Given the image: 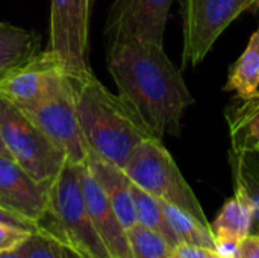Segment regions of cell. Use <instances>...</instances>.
Instances as JSON below:
<instances>
[{
	"instance_id": "7",
	"label": "cell",
	"mask_w": 259,
	"mask_h": 258,
	"mask_svg": "<svg viewBox=\"0 0 259 258\" xmlns=\"http://www.w3.org/2000/svg\"><path fill=\"white\" fill-rule=\"evenodd\" d=\"M184 18L182 64L197 65L217 38L244 11H259V0H181Z\"/></svg>"
},
{
	"instance_id": "24",
	"label": "cell",
	"mask_w": 259,
	"mask_h": 258,
	"mask_svg": "<svg viewBox=\"0 0 259 258\" xmlns=\"http://www.w3.org/2000/svg\"><path fill=\"white\" fill-rule=\"evenodd\" d=\"M173 258H222L215 251L188 245V243H179L173 248Z\"/></svg>"
},
{
	"instance_id": "27",
	"label": "cell",
	"mask_w": 259,
	"mask_h": 258,
	"mask_svg": "<svg viewBox=\"0 0 259 258\" xmlns=\"http://www.w3.org/2000/svg\"><path fill=\"white\" fill-rule=\"evenodd\" d=\"M0 157H8V158H11L9 151H8V148H6V144H5V140H3L2 134H0Z\"/></svg>"
},
{
	"instance_id": "17",
	"label": "cell",
	"mask_w": 259,
	"mask_h": 258,
	"mask_svg": "<svg viewBox=\"0 0 259 258\" xmlns=\"http://www.w3.org/2000/svg\"><path fill=\"white\" fill-rule=\"evenodd\" d=\"M209 228L215 240L243 242L252 234V211L247 202L234 193V196L225 202L214 222H209Z\"/></svg>"
},
{
	"instance_id": "18",
	"label": "cell",
	"mask_w": 259,
	"mask_h": 258,
	"mask_svg": "<svg viewBox=\"0 0 259 258\" xmlns=\"http://www.w3.org/2000/svg\"><path fill=\"white\" fill-rule=\"evenodd\" d=\"M223 88L234 91L241 100L259 91V29L252 33L246 50L231 67L228 82Z\"/></svg>"
},
{
	"instance_id": "25",
	"label": "cell",
	"mask_w": 259,
	"mask_h": 258,
	"mask_svg": "<svg viewBox=\"0 0 259 258\" xmlns=\"http://www.w3.org/2000/svg\"><path fill=\"white\" fill-rule=\"evenodd\" d=\"M237 258H259V234H249L240 242Z\"/></svg>"
},
{
	"instance_id": "12",
	"label": "cell",
	"mask_w": 259,
	"mask_h": 258,
	"mask_svg": "<svg viewBox=\"0 0 259 258\" xmlns=\"http://www.w3.org/2000/svg\"><path fill=\"white\" fill-rule=\"evenodd\" d=\"M79 182L87 211L111 258H132L127 233L115 214L106 193L96 181L88 166H79Z\"/></svg>"
},
{
	"instance_id": "26",
	"label": "cell",
	"mask_w": 259,
	"mask_h": 258,
	"mask_svg": "<svg viewBox=\"0 0 259 258\" xmlns=\"http://www.w3.org/2000/svg\"><path fill=\"white\" fill-rule=\"evenodd\" d=\"M0 222H5V224H11V225H15V227H20V228H24V230H29V231H36L38 230V225L5 210L0 207Z\"/></svg>"
},
{
	"instance_id": "15",
	"label": "cell",
	"mask_w": 259,
	"mask_h": 258,
	"mask_svg": "<svg viewBox=\"0 0 259 258\" xmlns=\"http://www.w3.org/2000/svg\"><path fill=\"white\" fill-rule=\"evenodd\" d=\"M231 149L259 152V91L226 109Z\"/></svg>"
},
{
	"instance_id": "28",
	"label": "cell",
	"mask_w": 259,
	"mask_h": 258,
	"mask_svg": "<svg viewBox=\"0 0 259 258\" xmlns=\"http://www.w3.org/2000/svg\"><path fill=\"white\" fill-rule=\"evenodd\" d=\"M0 258H23V257L17 255L15 252H5V254H0Z\"/></svg>"
},
{
	"instance_id": "11",
	"label": "cell",
	"mask_w": 259,
	"mask_h": 258,
	"mask_svg": "<svg viewBox=\"0 0 259 258\" xmlns=\"http://www.w3.org/2000/svg\"><path fill=\"white\" fill-rule=\"evenodd\" d=\"M49 184L35 181L12 158L0 157V204L5 210L38 225L47 211Z\"/></svg>"
},
{
	"instance_id": "2",
	"label": "cell",
	"mask_w": 259,
	"mask_h": 258,
	"mask_svg": "<svg viewBox=\"0 0 259 258\" xmlns=\"http://www.w3.org/2000/svg\"><path fill=\"white\" fill-rule=\"evenodd\" d=\"M73 87L76 114L88 151L124 169L138 144L156 137L134 106L109 91L94 75L73 82Z\"/></svg>"
},
{
	"instance_id": "9",
	"label": "cell",
	"mask_w": 259,
	"mask_h": 258,
	"mask_svg": "<svg viewBox=\"0 0 259 258\" xmlns=\"http://www.w3.org/2000/svg\"><path fill=\"white\" fill-rule=\"evenodd\" d=\"M175 0H114L108 11L106 35L115 41L164 46V32Z\"/></svg>"
},
{
	"instance_id": "13",
	"label": "cell",
	"mask_w": 259,
	"mask_h": 258,
	"mask_svg": "<svg viewBox=\"0 0 259 258\" xmlns=\"http://www.w3.org/2000/svg\"><path fill=\"white\" fill-rule=\"evenodd\" d=\"M85 164L88 166L90 172L106 193L123 228L126 231L134 228L138 224V220H137L134 198L131 192L132 181L127 178L124 170L91 151H88Z\"/></svg>"
},
{
	"instance_id": "5",
	"label": "cell",
	"mask_w": 259,
	"mask_h": 258,
	"mask_svg": "<svg viewBox=\"0 0 259 258\" xmlns=\"http://www.w3.org/2000/svg\"><path fill=\"white\" fill-rule=\"evenodd\" d=\"M0 134L11 158L35 181L50 184L67 163L64 154L14 103L0 96Z\"/></svg>"
},
{
	"instance_id": "19",
	"label": "cell",
	"mask_w": 259,
	"mask_h": 258,
	"mask_svg": "<svg viewBox=\"0 0 259 258\" xmlns=\"http://www.w3.org/2000/svg\"><path fill=\"white\" fill-rule=\"evenodd\" d=\"M162 213L165 216V220L168 222L171 231L178 237L179 243H188L196 245L202 248H208L215 251V239L211 233V228L200 220H197L194 216L185 213L184 210L161 201Z\"/></svg>"
},
{
	"instance_id": "21",
	"label": "cell",
	"mask_w": 259,
	"mask_h": 258,
	"mask_svg": "<svg viewBox=\"0 0 259 258\" xmlns=\"http://www.w3.org/2000/svg\"><path fill=\"white\" fill-rule=\"evenodd\" d=\"M12 252L23 258H77L76 252L65 243L39 228L32 231Z\"/></svg>"
},
{
	"instance_id": "8",
	"label": "cell",
	"mask_w": 259,
	"mask_h": 258,
	"mask_svg": "<svg viewBox=\"0 0 259 258\" xmlns=\"http://www.w3.org/2000/svg\"><path fill=\"white\" fill-rule=\"evenodd\" d=\"M44 135L64 154L68 163L83 164L88 157V146L79 126L74 87L70 78L36 105L21 109Z\"/></svg>"
},
{
	"instance_id": "22",
	"label": "cell",
	"mask_w": 259,
	"mask_h": 258,
	"mask_svg": "<svg viewBox=\"0 0 259 258\" xmlns=\"http://www.w3.org/2000/svg\"><path fill=\"white\" fill-rule=\"evenodd\" d=\"M126 233L132 258H173V248L159 233L138 224Z\"/></svg>"
},
{
	"instance_id": "10",
	"label": "cell",
	"mask_w": 259,
	"mask_h": 258,
	"mask_svg": "<svg viewBox=\"0 0 259 258\" xmlns=\"http://www.w3.org/2000/svg\"><path fill=\"white\" fill-rule=\"evenodd\" d=\"M65 78L56 58L47 50H39L0 78V96L26 109L55 91Z\"/></svg>"
},
{
	"instance_id": "14",
	"label": "cell",
	"mask_w": 259,
	"mask_h": 258,
	"mask_svg": "<svg viewBox=\"0 0 259 258\" xmlns=\"http://www.w3.org/2000/svg\"><path fill=\"white\" fill-rule=\"evenodd\" d=\"M234 190L252 211V234H259V152L229 149Z\"/></svg>"
},
{
	"instance_id": "16",
	"label": "cell",
	"mask_w": 259,
	"mask_h": 258,
	"mask_svg": "<svg viewBox=\"0 0 259 258\" xmlns=\"http://www.w3.org/2000/svg\"><path fill=\"white\" fill-rule=\"evenodd\" d=\"M41 36L32 29L0 21V78L39 52Z\"/></svg>"
},
{
	"instance_id": "29",
	"label": "cell",
	"mask_w": 259,
	"mask_h": 258,
	"mask_svg": "<svg viewBox=\"0 0 259 258\" xmlns=\"http://www.w3.org/2000/svg\"><path fill=\"white\" fill-rule=\"evenodd\" d=\"M76 255H77V258H99V257H91V255H82V254H77V252H76Z\"/></svg>"
},
{
	"instance_id": "3",
	"label": "cell",
	"mask_w": 259,
	"mask_h": 258,
	"mask_svg": "<svg viewBox=\"0 0 259 258\" xmlns=\"http://www.w3.org/2000/svg\"><path fill=\"white\" fill-rule=\"evenodd\" d=\"M79 166L67 161L49 184L47 211L38 222V228L59 239L77 254L109 258L85 207Z\"/></svg>"
},
{
	"instance_id": "20",
	"label": "cell",
	"mask_w": 259,
	"mask_h": 258,
	"mask_svg": "<svg viewBox=\"0 0 259 258\" xmlns=\"http://www.w3.org/2000/svg\"><path fill=\"white\" fill-rule=\"evenodd\" d=\"M131 192H132V198H134L138 225H143L149 230L159 233L170 243L171 248L179 245L178 237L175 236L168 222L165 220V216H164L162 207H161V201L158 198L152 196L150 193L144 192L134 182L131 184Z\"/></svg>"
},
{
	"instance_id": "6",
	"label": "cell",
	"mask_w": 259,
	"mask_h": 258,
	"mask_svg": "<svg viewBox=\"0 0 259 258\" xmlns=\"http://www.w3.org/2000/svg\"><path fill=\"white\" fill-rule=\"evenodd\" d=\"M93 0H50L49 44L73 82L93 75L90 67V8Z\"/></svg>"
},
{
	"instance_id": "4",
	"label": "cell",
	"mask_w": 259,
	"mask_h": 258,
	"mask_svg": "<svg viewBox=\"0 0 259 258\" xmlns=\"http://www.w3.org/2000/svg\"><path fill=\"white\" fill-rule=\"evenodd\" d=\"M123 170L144 192L184 210L209 227L199 199L161 138L152 137L140 143Z\"/></svg>"
},
{
	"instance_id": "30",
	"label": "cell",
	"mask_w": 259,
	"mask_h": 258,
	"mask_svg": "<svg viewBox=\"0 0 259 258\" xmlns=\"http://www.w3.org/2000/svg\"><path fill=\"white\" fill-rule=\"evenodd\" d=\"M0 207H2V204H0ZM2 208H3V207H2Z\"/></svg>"
},
{
	"instance_id": "1",
	"label": "cell",
	"mask_w": 259,
	"mask_h": 258,
	"mask_svg": "<svg viewBox=\"0 0 259 258\" xmlns=\"http://www.w3.org/2000/svg\"><path fill=\"white\" fill-rule=\"evenodd\" d=\"M108 70L118 94L158 138L181 135L182 116L194 99L164 46L143 41L111 43Z\"/></svg>"
},
{
	"instance_id": "23",
	"label": "cell",
	"mask_w": 259,
	"mask_h": 258,
	"mask_svg": "<svg viewBox=\"0 0 259 258\" xmlns=\"http://www.w3.org/2000/svg\"><path fill=\"white\" fill-rule=\"evenodd\" d=\"M32 231L0 222V254L15 251L30 234Z\"/></svg>"
}]
</instances>
